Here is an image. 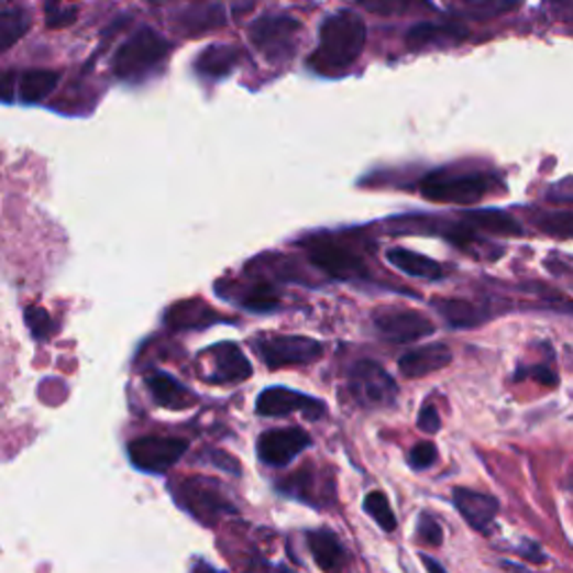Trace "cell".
<instances>
[{
    "label": "cell",
    "mask_w": 573,
    "mask_h": 573,
    "mask_svg": "<svg viewBox=\"0 0 573 573\" xmlns=\"http://www.w3.org/2000/svg\"><path fill=\"white\" fill-rule=\"evenodd\" d=\"M240 60V49L233 45H211L207 47L198 60H196V70L207 77V79H222L227 77Z\"/></svg>",
    "instance_id": "20"
},
{
    "label": "cell",
    "mask_w": 573,
    "mask_h": 573,
    "mask_svg": "<svg viewBox=\"0 0 573 573\" xmlns=\"http://www.w3.org/2000/svg\"><path fill=\"white\" fill-rule=\"evenodd\" d=\"M374 328L381 334V339L390 343H412L434 334V326L421 311L397 307L378 309L374 313Z\"/></svg>",
    "instance_id": "9"
},
{
    "label": "cell",
    "mask_w": 573,
    "mask_h": 573,
    "mask_svg": "<svg viewBox=\"0 0 573 573\" xmlns=\"http://www.w3.org/2000/svg\"><path fill=\"white\" fill-rule=\"evenodd\" d=\"M522 553H527L525 558H529V560H533V562H544V555H542L540 547H538V544H533V542H525V547H522Z\"/></svg>",
    "instance_id": "36"
},
{
    "label": "cell",
    "mask_w": 573,
    "mask_h": 573,
    "mask_svg": "<svg viewBox=\"0 0 573 573\" xmlns=\"http://www.w3.org/2000/svg\"><path fill=\"white\" fill-rule=\"evenodd\" d=\"M155 3H173V0H155Z\"/></svg>",
    "instance_id": "38"
},
{
    "label": "cell",
    "mask_w": 573,
    "mask_h": 573,
    "mask_svg": "<svg viewBox=\"0 0 573 573\" xmlns=\"http://www.w3.org/2000/svg\"><path fill=\"white\" fill-rule=\"evenodd\" d=\"M417 536L421 542L430 544V547H439L441 544V538H443V531L439 527V522L428 516V514H421L419 518V527H417Z\"/></svg>",
    "instance_id": "33"
},
{
    "label": "cell",
    "mask_w": 573,
    "mask_h": 573,
    "mask_svg": "<svg viewBox=\"0 0 573 573\" xmlns=\"http://www.w3.org/2000/svg\"><path fill=\"white\" fill-rule=\"evenodd\" d=\"M256 350L269 367L307 365L321 359L323 345L309 337H276L265 334L256 339Z\"/></svg>",
    "instance_id": "7"
},
{
    "label": "cell",
    "mask_w": 573,
    "mask_h": 573,
    "mask_svg": "<svg viewBox=\"0 0 573 573\" xmlns=\"http://www.w3.org/2000/svg\"><path fill=\"white\" fill-rule=\"evenodd\" d=\"M518 378H533V381H538L540 386H547V388L558 386V376H555L549 367H544V365L520 367V370H518Z\"/></svg>",
    "instance_id": "34"
},
{
    "label": "cell",
    "mask_w": 573,
    "mask_h": 573,
    "mask_svg": "<svg viewBox=\"0 0 573 573\" xmlns=\"http://www.w3.org/2000/svg\"><path fill=\"white\" fill-rule=\"evenodd\" d=\"M170 43L164 34L153 27L137 30L129 41H125L112 60V70L119 79L135 81L148 75L153 68L166 58Z\"/></svg>",
    "instance_id": "2"
},
{
    "label": "cell",
    "mask_w": 573,
    "mask_h": 573,
    "mask_svg": "<svg viewBox=\"0 0 573 573\" xmlns=\"http://www.w3.org/2000/svg\"><path fill=\"white\" fill-rule=\"evenodd\" d=\"M356 5L378 16H412L434 12L432 0H356Z\"/></svg>",
    "instance_id": "25"
},
{
    "label": "cell",
    "mask_w": 573,
    "mask_h": 573,
    "mask_svg": "<svg viewBox=\"0 0 573 573\" xmlns=\"http://www.w3.org/2000/svg\"><path fill=\"white\" fill-rule=\"evenodd\" d=\"M307 253H309V261L318 269H323L326 274H330L337 280H356L367 274V267L361 261V256H356V253H352L350 249L337 244L334 240H328V238L311 240L307 244Z\"/></svg>",
    "instance_id": "10"
},
{
    "label": "cell",
    "mask_w": 573,
    "mask_h": 573,
    "mask_svg": "<svg viewBox=\"0 0 573 573\" xmlns=\"http://www.w3.org/2000/svg\"><path fill=\"white\" fill-rule=\"evenodd\" d=\"M256 410L263 417H287L291 412H302L307 419H323L328 408L323 401L311 399L302 393H294L289 388H269L258 397Z\"/></svg>",
    "instance_id": "12"
},
{
    "label": "cell",
    "mask_w": 573,
    "mask_h": 573,
    "mask_svg": "<svg viewBox=\"0 0 573 573\" xmlns=\"http://www.w3.org/2000/svg\"><path fill=\"white\" fill-rule=\"evenodd\" d=\"M453 352L449 345L443 343H428L421 348H412L399 359V372L408 378H421L432 372L443 370L445 365H451Z\"/></svg>",
    "instance_id": "14"
},
{
    "label": "cell",
    "mask_w": 573,
    "mask_h": 573,
    "mask_svg": "<svg viewBox=\"0 0 573 573\" xmlns=\"http://www.w3.org/2000/svg\"><path fill=\"white\" fill-rule=\"evenodd\" d=\"M173 495L184 511H188L196 520L209 527H213L220 518L235 514V506L231 504L220 482L216 480H207V477L184 480L173 488Z\"/></svg>",
    "instance_id": "4"
},
{
    "label": "cell",
    "mask_w": 573,
    "mask_h": 573,
    "mask_svg": "<svg viewBox=\"0 0 573 573\" xmlns=\"http://www.w3.org/2000/svg\"><path fill=\"white\" fill-rule=\"evenodd\" d=\"M445 8L471 19H495L514 12L522 0H443Z\"/></svg>",
    "instance_id": "23"
},
{
    "label": "cell",
    "mask_w": 573,
    "mask_h": 573,
    "mask_svg": "<svg viewBox=\"0 0 573 573\" xmlns=\"http://www.w3.org/2000/svg\"><path fill=\"white\" fill-rule=\"evenodd\" d=\"M280 305V298L272 285H256L244 298V307L251 311H274Z\"/></svg>",
    "instance_id": "30"
},
{
    "label": "cell",
    "mask_w": 573,
    "mask_h": 573,
    "mask_svg": "<svg viewBox=\"0 0 573 573\" xmlns=\"http://www.w3.org/2000/svg\"><path fill=\"white\" fill-rule=\"evenodd\" d=\"M437 458H439L437 445L430 443V441H421V443H417L415 449L410 451L408 462H410V466H412L415 471H426V469H430V466L437 462Z\"/></svg>",
    "instance_id": "31"
},
{
    "label": "cell",
    "mask_w": 573,
    "mask_h": 573,
    "mask_svg": "<svg viewBox=\"0 0 573 573\" xmlns=\"http://www.w3.org/2000/svg\"><path fill=\"white\" fill-rule=\"evenodd\" d=\"M417 426L423 430V432H437L441 428V419H439V412L434 406L426 404L417 417Z\"/></svg>",
    "instance_id": "35"
},
{
    "label": "cell",
    "mask_w": 573,
    "mask_h": 573,
    "mask_svg": "<svg viewBox=\"0 0 573 573\" xmlns=\"http://www.w3.org/2000/svg\"><path fill=\"white\" fill-rule=\"evenodd\" d=\"M466 36V30L460 25H445V23H419L408 34V45L415 49L421 47H445L455 45Z\"/></svg>",
    "instance_id": "18"
},
{
    "label": "cell",
    "mask_w": 573,
    "mask_h": 573,
    "mask_svg": "<svg viewBox=\"0 0 573 573\" xmlns=\"http://www.w3.org/2000/svg\"><path fill=\"white\" fill-rule=\"evenodd\" d=\"M58 81L60 75L54 70H27L16 81L19 99L25 103H38L54 92Z\"/></svg>",
    "instance_id": "24"
},
{
    "label": "cell",
    "mask_w": 573,
    "mask_h": 573,
    "mask_svg": "<svg viewBox=\"0 0 573 573\" xmlns=\"http://www.w3.org/2000/svg\"><path fill=\"white\" fill-rule=\"evenodd\" d=\"M32 27V16L23 8L0 10V54L12 49Z\"/></svg>",
    "instance_id": "26"
},
{
    "label": "cell",
    "mask_w": 573,
    "mask_h": 573,
    "mask_svg": "<svg viewBox=\"0 0 573 573\" xmlns=\"http://www.w3.org/2000/svg\"><path fill=\"white\" fill-rule=\"evenodd\" d=\"M227 23V10L222 5H194L184 10L177 19L175 25L179 32L188 34V36H198L211 30H218Z\"/></svg>",
    "instance_id": "17"
},
{
    "label": "cell",
    "mask_w": 573,
    "mask_h": 573,
    "mask_svg": "<svg viewBox=\"0 0 573 573\" xmlns=\"http://www.w3.org/2000/svg\"><path fill=\"white\" fill-rule=\"evenodd\" d=\"M453 502L455 508L460 511V516L475 529V531H488L497 518L499 504L495 497L480 493V491H471V488H455L453 491Z\"/></svg>",
    "instance_id": "13"
},
{
    "label": "cell",
    "mask_w": 573,
    "mask_h": 573,
    "mask_svg": "<svg viewBox=\"0 0 573 573\" xmlns=\"http://www.w3.org/2000/svg\"><path fill=\"white\" fill-rule=\"evenodd\" d=\"M421 560H423V564H426L428 569H432V571H443V566L437 564V562H432V560H428V555H421Z\"/></svg>",
    "instance_id": "37"
},
{
    "label": "cell",
    "mask_w": 573,
    "mask_h": 573,
    "mask_svg": "<svg viewBox=\"0 0 573 573\" xmlns=\"http://www.w3.org/2000/svg\"><path fill=\"white\" fill-rule=\"evenodd\" d=\"M363 508L365 514L372 516V520L384 529V531H395L397 529V518H395V511L393 506L388 502V497L381 493V491H372L365 495V502H363Z\"/></svg>",
    "instance_id": "28"
},
{
    "label": "cell",
    "mask_w": 573,
    "mask_h": 573,
    "mask_svg": "<svg viewBox=\"0 0 573 573\" xmlns=\"http://www.w3.org/2000/svg\"><path fill=\"white\" fill-rule=\"evenodd\" d=\"M386 258L390 265H395L399 272L412 276V278H423V280H437L443 276V269L437 261L421 256L417 251H408V249H390L386 253Z\"/></svg>",
    "instance_id": "19"
},
{
    "label": "cell",
    "mask_w": 573,
    "mask_h": 573,
    "mask_svg": "<svg viewBox=\"0 0 573 573\" xmlns=\"http://www.w3.org/2000/svg\"><path fill=\"white\" fill-rule=\"evenodd\" d=\"M146 388L151 390V397L157 406L168 410H186L198 404V397L190 393L186 386H181L173 374L153 370L146 374Z\"/></svg>",
    "instance_id": "15"
},
{
    "label": "cell",
    "mask_w": 573,
    "mask_h": 573,
    "mask_svg": "<svg viewBox=\"0 0 573 573\" xmlns=\"http://www.w3.org/2000/svg\"><path fill=\"white\" fill-rule=\"evenodd\" d=\"M464 220L471 222L477 231L495 233V235H520L522 227L516 222L511 216L499 213V211H475V213H464Z\"/></svg>",
    "instance_id": "27"
},
{
    "label": "cell",
    "mask_w": 573,
    "mask_h": 573,
    "mask_svg": "<svg viewBox=\"0 0 573 573\" xmlns=\"http://www.w3.org/2000/svg\"><path fill=\"white\" fill-rule=\"evenodd\" d=\"M209 356L213 363L211 381H216V384H238V381L249 378L253 372L249 359L235 343H220L209 350Z\"/></svg>",
    "instance_id": "16"
},
{
    "label": "cell",
    "mask_w": 573,
    "mask_h": 573,
    "mask_svg": "<svg viewBox=\"0 0 573 573\" xmlns=\"http://www.w3.org/2000/svg\"><path fill=\"white\" fill-rule=\"evenodd\" d=\"M188 451V441L179 437H140L131 441L129 458L146 473H166Z\"/></svg>",
    "instance_id": "8"
},
{
    "label": "cell",
    "mask_w": 573,
    "mask_h": 573,
    "mask_svg": "<svg viewBox=\"0 0 573 573\" xmlns=\"http://www.w3.org/2000/svg\"><path fill=\"white\" fill-rule=\"evenodd\" d=\"M542 10L551 21L573 27V0H542Z\"/></svg>",
    "instance_id": "32"
},
{
    "label": "cell",
    "mask_w": 573,
    "mask_h": 573,
    "mask_svg": "<svg viewBox=\"0 0 573 573\" xmlns=\"http://www.w3.org/2000/svg\"><path fill=\"white\" fill-rule=\"evenodd\" d=\"M302 25L291 16H263L249 27V41L267 60L287 63L300 43Z\"/></svg>",
    "instance_id": "5"
},
{
    "label": "cell",
    "mask_w": 573,
    "mask_h": 573,
    "mask_svg": "<svg viewBox=\"0 0 573 573\" xmlns=\"http://www.w3.org/2000/svg\"><path fill=\"white\" fill-rule=\"evenodd\" d=\"M307 544L311 549L316 564L323 571H337L345 564V549L332 531H328V529L311 531L307 536Z\"/></svg>",
    "instance_id": "21"
},
{
    "label": "cell",
    "mask_w": 573,
    "mask_h": 573,
    "mask_svg": "<svg viewBox=\"0 0 573 573\" xmlns=\"http://www.w3.org/2000/svg\"><path fill=\"white\" fill-rule=\"evenodd\" d=\"M367 30L363 19L352 10L328 16L318 34V47L309 56V66L321 75H339L352 68L365 47Z\"/></svg>",
    "instance_id": "1"
},
{
    "label": "cell",
    "mask_w": 573,
    "mask_h": 573,
    "mask_svg": "<svg viewBox=\"0 0 573 573\" xmlns=\"http://www.w3.org/2000/svg\"><path fill=\"white\" fill-rule=\"evenodd\" d=\"M437 311L451 328H477L488 321V311L482 305L466 300H437Z\"/></svg>",
    "instance_id": "22"
},
{
    "label": "cell",
    "mask_w": 573,
    "mask_h": 573,
    "mask_svg": "<svg viewBox=\"0 0 573 573\" xmlns=\"http://www.w3.org/2000/svg\"><path fill=\"white\" fill-rule=\"evenodd\" d=\"M49 3H66V0H49Z\"/></svg>",
    "instance_id": "39"
},
{
    "label": "cell",
    "mask_w": 573,
    "mask_h": 573,
    "mask_svg": "<svg viewBox=\"0 0 573 573\" xmlns=\"http://www.w3.org/2000/svg\"><path fill=\"white\" fill-rule=\"evenodd\" d=\"M309 443L311 437L300 428H276L261 434L258 455L267 466H287L309 449Z\"/></svg>",
    "instance_id": "11"
},
{
    "label": "cell",
    "mask_w": 573,
    "mask_h": 573,
    "mask_svg": "<svg viewBox=\"0 0 573 573\" xmlns=\"http://www.w3.org/2000/svg\"><path fill=\"white\" fill-rule=\"evenodd\" d=\"M25 321H27V328H30L32 337L38 339V341H47L56 332V326L52 321V316L43 307H36V305L27 307L25 309Z\"/></svg>",
    "instance_id": "29"
},
{
    "label": "cell",
    "mask_w": 573,
    "mask_h": 573,
    "mask_svg": "<svg viewBox=\"0 0 573 573\" xmlns=\"http://www.w3.org/2000/svg\"><path fill=\"white\" fill-rule=\"evenodd\" d=\"M348 386L354 401L363 408H386L397 399V384L384 365L363 359L350 367Z\"/></svg>",
    "instance_id": "6"
},
{
    "label": "cell",
    "mask_w": 573,
    "mask_h": 573,
    "mask_svg": "<svg viewBox=\"0 0 573 573\" xmlns=\"http://www.w3.org/2000/svg\"><path fill=\"white\" fill-rule=\"evenodd\" d=\"M499 179L488 173H464L453 175L449 170L430 173L421 181V196L432 202H449V205H475L491 190H495Z\"/></svg>",
    "instance_id": "3"
}]
</instances>
